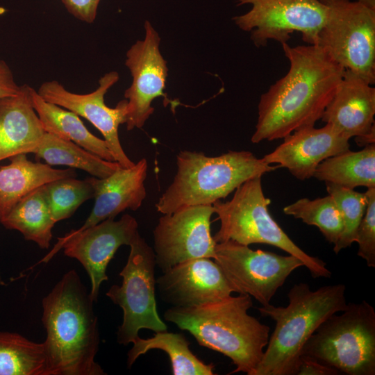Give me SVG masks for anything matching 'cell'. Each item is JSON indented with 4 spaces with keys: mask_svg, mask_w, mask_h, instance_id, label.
<instances>
[{
    "mask_svg": "<svg viewBox=\"0 0 375 375\" xmlns=\"http://www.w3.org/2000/svg\"><path fill=\"white\" fill-rule=\"evenodd\" d=\"M345 292L342 283L313 291L307 283H299L288 292L287 306L269 303L258 308L276 325L253 375H297L305 343L328 317L347 308Z\"/></svg>",
    "mask_w": 375,
    "mask_h": 375,
    "instance_id": "cell-4",
    "label": "cell"
},
{
    "mask_svg": "<svg viewBox=\"0 0 375 375\" xmlns=\"http://www.w3.org/2000/svg\"><path fill=\"white\" fill-rule=\"evenodd\" d=\"M138 232L136 219L128 214L120 219H105L81 231L72 230L58 242L43 262H47L61 249L64 253L76 259L86 270L91 284L90 295L94 302L98 299L100 285L107 281L106 268L117 250L130 245Z\"/></svg>",
    "mask_w": 375,
    "mask_h": 375,
    "instance_id": "cell-12",
    "label": "cell"
},
{
    "mask_svg": "<svg viewBox=\"0 0 375 375\" xmlns=\"http://www.w3.org/2000/svg\"><path fill=\"white\" fill-rule=\"evenodd\" d=\"M317 44L338 65L375 83V11L357 1L332 0Z\"/></svg>",
    "mask_w": 375,
    "mask_h": 375,
    "instance_id": "cell-8",
    "label": "cell"
},
{
    "mask_svg": "<svg viewBox=\"0 0 375 375\" xmlns=\"http://www.w3.org/2000/svg\"><path fill=\"white\" fill-rule=\"evenodd\" d=\"M144 27V38L136 41L126 54L125 65L132 76L124 92L128 131L142 128L154 111L152 101L165 96L168 67L160 51V38L149 21H145Z\"/></svg>",
    "mask_w": 375,
    "mask_h": 375,
    "instance_id": "cell-14",
    "label": "cell"
},
{
    "mask_svg": "<svg viewBox=\"0 0 375 375\" xmlns=\"http://www.w3.org/2000/svg\"><path fill=\"white\" fill-rule=\"evenodd\" d=\"M297 375H338L339 372L310 358L301 356L299 364Z\"/></svg>",
    "mask_w": 375,
    "mask_h": 375,
    "instance_id": "cell-33",
    "label": "cell"
},
{
    "mask_svg": "<svg viewBox=\"0 0 375 375\" xmlns=\"http://www.w3.org/2000/svg\"><path fill=\"white\" fill-rule=\"evenodd\" d=\"M129 246L126 264L119 273L122 285H113L106 292L123 310V321L117 332V342L122 345L133 342L142 328L156 333L167 330L156 308L153 249L140 233Z\"/></svg>",
    "mask_w": 375,
    "mask_h": 375,
    "instance_id": "cell-9",
    "label": "cell"
},
{
    "mask_svg": "<svg viewBox=\"0 0 375 375\" xmlns=\"http://www.w3.org/2000/svg\"><path fill=\"white\" fill-rule=\"evenodd\" d=\"M147 169V160L142 158L131 167H119L106 178H87L94 190V205L85 223L75 230L79 231L105 219H115L126 209L137 210L146 197Z\"/></svg>",
    "mask_w": 375,
    "mask_h": 375,
    "instance_id": "cell-19",
    "label": "cell"
},
{
    "mask_svg": "<svg viewBox=\"0 0 375 375\" xmlns=\"http://www.w3.org/2000/svg\"><path fill=\"white\" fill-rule=\"evenodd\" d=\"M349 140L339 135L330 125L316 128L304 127L284 138L282 144L262 159L278 164L297 178L313 177L317 166L325 159L349 149Z\"/></svg>",
    "mask_w": 375,
    "mask_h": 375,
    "instance_id": "cell-17",
    "label": "cell"
},
{
    "mask_svg": "<svg viewBox=\"0 0 375 375\" xmlns=\"http://www.w3.org/2000/svg\"><path fill=\"white\" fill-rule=\"evenodd\" d=\"M0 223L8 229L19 231L26 240L33 241L41 249H48L56 223L43 185L22 199Z\"/></svg>",
    "mask_w": 375,
    "mask_h": 375,
    "instance_id": "cell-24",
    "label": "cell"
},
{
    "mask_svg": "<svg viewBox=\"0 0 375 375\" xmlns=\"http://www.w3.org/2000/svg\"><path fill=\"white\" fill-rule=\"evenodd\" d=\"M9 160L8 165L0 167V221L33 190L60 178L76 176L72 169H54L39 161L32 162L26 153Z\"/></svg>",
    "mask_w": 375,
    "mask_h": 375,
    "instance_id": "cell-21",
    "label": "cell"
},
{
    "mask_svg": "<svg viewBox=\"0 0 375 375\" xmlns=\"http://www.w3.org/2000/svg\"><path fill=\"white\" fill-rule=\"evenodd\" d=\"M238 6L250 4L251 9L233 21L249 32L257 47L269 40L287 42L292 33H301L308 44H316L324 26L328 7L320 0H235Z\"/></svg>",
    "mask_w": 375,
    "mask_h": 375,
    "instance_id": "cell-10",
    "label": "cell"
},
{
    "mask_svg": "<svg viewBox=\"0 0 375 375\" xmlns=\"http://www.w3.org/2000/svg\"><path fill=\"white\" fill-rule=\"evenodd\" d=\"M213 260L235 292L253 297L262 306L270 303L293 271L304 266L292 255L253 250L233 240L216 243Z\"/></svg>",
    "mask_w": 375,
    "mask_h": 375,
    "instance_id": "cell-11",
    "label": "cell"
},
{
    "mask_svg": "<svg viewBox=\"0 0 375 375\" xmlns=\"http://www.w3.org/2000/svg\"><path fill=\"white\" fill-rule=\"evenodd\" d=\"M176 165L172 183L156 203L162 215L190 206L212 205L246 181L279 168L248 151H229L216 157L181 151Z\"/></svg>",
    "mask_w": 375,
    "mask_h": 375,
    "instance_id": "cell-5",
    "label": "cell"
},
{
    "mask_svg": "<svg viewBox=\"0 0 375 375\" xmlns=\"http://www.w3.org/2000/svg\"><path fill=\"white\" fill-rule=\"evenodd\" d=\"M162 301L173 307L188 308L217 301L235 290L218 264L210 258L180 262L156 279Z\"/></svg>",
    "mask_w": 375,
    "mask_h": 375,
    "instance_id": "cell-16",
    "label": "cell"
},
{
    "mask_svg": "<svg viewBox=\"0 0 375 375\" xmlns=\"http://www.w3.org/2000/svg\"><path fill=\"white\" fill-rule=\"evenodd\" d=\"M94 301L77 272H66L42 301L45 375H103Z\"/></svg>",
    "mask_w": 375,
    "mask_h": 375,
    "instance_id": "cell-2",
    "label": "cell"
},
{
    "mask_svg": "<svg viewBox=\"0 0 375 375\" xmlns=\"http://www.w3.org/2000/svg\"><path fill=\"white\" fill-rule=\"evenodd\" d=\"M322 3H325L326 5L328 4L332 0H320Z\"/></svg>",
    "mask_w": 375,
    "mask_h": 375,
    "instance_id": "cell-37",
    "label": "cell"
},
{
    "mask_svg": "<svg viewBox=\"0 0 375 375\" xmlns=\"http://www.w3.org/2000/svg\"><path fill=\"white\" fill-rule=\"evenodd\" d=\"M375 88L345 69L320 119L350 140L375 134Z\"/></svg>",
    "mask_w": 375,
    "mask_h": 375,
    "instance_id": "cell-18",
    "label": "cell"
},
{
    "mask_svg": "<svg viewBox=\"0 0 375 375\" xmlns=\"http://www.w3.org/2000/svg\"><path fill=\"white\" fill-rule=\"evenodd\" d=\"M4 283H4V281H3V278H2V276H1V274H0V286L3 285Z\"/></svg>",
    "mask_w": 375,
    "mask_h": 375,
    "instance_id": "cell-36",
    "label": "cell"
},
{
    "mask_svg": "<svg viewBox=\"0 0 375 375\" xmlns=\"http://www.w3.org/2000/svg\"><path fill=\"white\" fill-rule=\"evenodd\" d=\"M313 177L353 190L358 186L375 188V144L358 151L350 149L323 160Z\"/></svg>",
    "mask_w": 375,
    "mask_h": 375,
    "instance_id": "cell-23",
    "label": "cell"
},
{
    "mask_svg": "<svg viewBox=\"0 0 375 375\" xmlns=\"http://www.w3.org/2000/svg\"><path fill=\"white\" fill-rule=\"evenodd\" d=\"M367 206L358 227L355 242L358 244V256L369 267H375V188H367Z\"/></svg>",
    "mask_w": 375,
    "mask_h": 375,
    "instance_id": "cell-31",
    "label": "cell"
},
{
    "mask_svg": "<svg viewBox=\"0 0 375 375\" xmlns=\"http://www.w3.org/2000/svg\"><path fill=\"white\" fill-rule=\"evenodd\" d=\"M301 356L340 374H375V310L367 301L347 303L328 317L305 343Z\"/></svg>",
    "mask_w": 375,
    "mask_h": 375,
    "instance_id": "cell-7",
    "label": "cell"
},
{
    "mask_svg": "<svg viewBox=\"0 0 375 375\" xmlns=\"http://www.w3.org/2000/svg\"><path fill=\"white\" fill-rule=\"evenodd\" d=\"M356 1L369 9L375 11V0H356Z\"/></svg>",
    "mask_w": 375,
    "mask_h": 375,
    "instance_id": "cell-35",
    "label": "cell"
},
{
    "mask_svg": "<svg viewBox=\"0 0 375 375\" xmlns=\"http://www.w3.org/2000/svg\"><path fill=\"white\" fill-rule=\"evenodd\" d=\"M20 85L15 82L13 74L7 65L0 60V98L17 94Z\"/></svg>",
    "mask_w": 375,
    "mask_h": 375,
    "instance_id": "cell-34",
    "label": "cell"
},
{
    "mask_svg": "<svg viewBox=\"0 0 375 375\" xmlns=\"http://www.w3.org/2000/svg\"><path fill=\"white\" fill-rule=\"evenodd\" d=\"M43 188L55 223L70 217L83 203L94 195V188L87 178H60Z\"/></svg>",
    "mask_w": 375,
    "mask_h": 375,
    "instance_id": "cell-29",
    "label": "cell"
},
{
    "mask_svg": "<svg viewBox=\"0 0 375 375\" xmlns=\"http://www.w3.org/2000/svg\"><path fill=\"white\" fill-rule=\"evenodd\" d=\"M6 10L4 8L0 7V15L3 14Z\"/></svg>",
    "mask_w": 375,
    "mask_h": 375,
    "instance_id": "cell-38",
    "label": "cell"
},
{
    "mask_svg": "<svg viewBox=\"0 0 375 375\" xmlns=\"http://www.w3.org/2000/svg\"><path fill=\"white\" fill-rule=\"evenodd\" d=\"M62 2L74 17L91 24L96 18L100 0H62Z\"/></svg>",
    "mask_w": 375,
    "mask_h": 375,
    "instance_id": "cell-32",
    "label": "cell"
},
{
    "mask_svg": "<svg viewBox=\"0 0 375 375\" xmlns=\"http://www.w3.org/2000/svg\"><path fill=\"white\" fill-rule=\"evenodd\" d=\"M31 86L0 98V161L20 153H29L45 133L31 103Z\"/></svg>",
    "mask_w": 375,
    "mask_h": 375,
    "instance_id": "cell-20",
    "label": "cell"
},
{
    "mask_svg": "<svg viewBox=\"0 0 375 375\" xmlns=\"http://www.w3.org/2000/svg\"><path fill=\"white\" fill-rule=\"evenodd\" d=\"M212 205L182 208L160 217L153 230L156 265L162 272L183 261L215 257L216 242L211 235Z\"/></svg>",
    "mask_w": 375,
    "mask_h": 375,
    "instance_id": "cell-13",
    "label": "cell"
},
{
    "mask_svg": "<svg viewBox=\"0 0 375 375\" xmlns=\"http://www.w3.org/2000/svg\"><path fill=\"white\" fill-rule=\"evenodd\" d=\"M281 44L290 67L260 97L253 143L282 139L314 126L345 72L317 45Z\"/></svg>",
    "mask_w": 375,
    "mask_h": 375,
    "instance_id": "cell-1",
    "label": "cell"
},
{
    "mask_svg": "<svg viewBox=\"0 0 375 375\" xmlns=\"http://www.w3.org/2000/svg\"><path fill=\"white\" fill-rule=\"evenodd\" d=\"M128 352L127 367H131L139 356L151 349H160L167 353L174 375H213L212 364H206L190 349V342L181 333L167 331L156 332L152 338L133 340Z\"/></svg>",
    "mask_w": 375,
    "mask_h": 375,
    "instance_id": "cell-25",
    "label": "cell"
},
{
    "mask_svg": "<svg viewBox=\"0 0 375 375\" xmlns=\"http://www.w3.org/2000/svg\"><path fill=\"white\" fill-rule=\"evenodd\" d=\"M283 212L300 219L308 225L317 226L325 239L335 244L343 231V221L334 199L330 195L310 200L298 199L286 206Z\"/></svg>",
    "mask_w": 375,
    "mask_h": 375,
    "instance_id": "cell-28",
    "label": "cell"
},
{
    "mask_svg": "<svg viewBox=\"0 0 375 375\" xmlns=\"http://www.w3.org/2000/svg\"><path fill=\"white\" fill-rule=\"evenodd\" d=\"M43 343L17 333L0 332V375H45Z\"/></svg>",
    "mask_w": 375,
    "mask_h": 375,
    "instance_id": "cell-27",
    "label": "cell"
},
{
    "mask_svg": "<svg viewBox=\"0 0 375 375\" xmlns=\"http://www.w3.org/2000/svg\"><path fill=\"white\" fill-rule=\"evenodd\" d=\"M326 190L335 201L343 221V231L334 244L333 251L338 253L354 242L358 227L363 217L367 197L365 193L331 183H326Z\"/></svg>",
    "mask_w": 375,
    "mask_h": 375,
    "instance_id": "cell-30",
    "label": "cell"
},
{
    "mask_svg": "<svg viewBox=\"0 0 375 375\" xmlns=\"http://www.w3.org/2000/svg\"><path fill=\"white\" fill-rule=\"evenodd\" d=\"M251 297L228 296L201 306L171 307L165 320L190 332L203 347L228 357L235 365L230 374L253 375L269 341V326L248 314Z\"/></svg>",
    "mask_w": 375,
    "mask_h": 375,
    "instance_id": "cell-3",
    "label": "cell"
},
{
    "mask_svg": "<svg viewBox=\"0 0 375 375\" xmlns=\"http://www.w3.org/2000/svg\"><path fill=\"white\" fill-rule=\"evenodd\" d=\"M270 203L263 193L261 176L246 181L235 190L231 200L212 203L214 213L220 220L214 240L216 243L233 240L247 246H274L301 260L314 278H330L332 273L326 262L303 251L273 219L268 209Z\"/></svg>",
    "mask_w": 375,
    "mask_h": 375,
    "instance_id": "cell-6",
    "label": "cell"
},
{
    "mask_svg": "<svg viewBox=\"0 0 375 375\" xmlns=\"http://www.w3.org/2000/svg\"><path fill=\"white\" fill-rule=\"evenodd\" d=\"M31 153L38 161L42 159L50 166L80 169L99 178L110 176L120 167L117 162L106 160L72 141L47 132Z\"/></svg>",
    "mask_w": 375,
    "mask_h": 375,
    "instance_id": "cell-26",
    "label": "cell"
},
{
    "mask_svg": "<svg viewBox=\"0 0 375 375\" xmlns=\"http://www.w3.org/2000/svg\"><path fill=\"white\" fill-rule=\"evenodd\" d=\"M119 78L117 72H108L99 80L98 88L88 94L72 92L54 80L44 82L37 92L47 101L71 110L92 123L103 136L114 160L122 167L129 168L135 163L124 151L118 135L119 124L126 122L127 101H120L113 108L107 106L104 101L105 94Z\"/></svg>",
    "mask_w": 375,
    "mask_h": 375,
    "instance_id": "cell-15",
    "label": "cell"
},
{
    "mask_svg": "<svg viewBox=\"0 0 375 375\" xmlns=\"http://www.w3.org/2000/svg\"><path fill=\"white\" fill-rule=\"evenodd\" d=\"M30 96L45 132L72 141L106 160L115 161L106 141L90 132L78 115L47 101L31 87Z\"/></svg>",
    "mask_w": 375,
    "mask_h": 375,
    "instance_id": "cell-22",
    "label": "cell"
}]
</instances>
